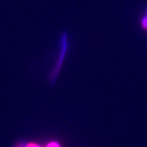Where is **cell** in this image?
Returning <instances> with one entry per match:
<instances>
[{
	"label": "cell",
	"instance_id": "6da1fadb",
	"mask_svg": "<svg viewBox=\"0 0 147 147\" xmlns=\"http://www.w3.org/2000/svg\"><path fill=\"white\" fill-rule=\"evenodd\" d=\"M47 147H60L57 143H50Z\"/></svg>",
	"mask_w": 147,
	"mask_h": 147
},
{
	"label": "cell",
	"instance_id": "7a4b0ae2",
	"mask_svg": "<svg viewBox=\"0 0 147 147\" xmlns=\"http://www.w3.org/2000/svg\"><path fill=\"white\" fill-rule=\"evenodd\" d=\"M27 147H39L38 146H37V145H35V144H32V143H30V145H28L27 146Z\"/></svg>",
	"mask_w": 147,
	"mask_h": 147
}]
</instances>
